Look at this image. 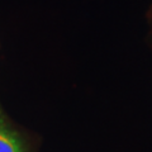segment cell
<instances>
[{
    "mask_svg": "<svg viewBox=\"0 0 152 152\" xmlns=\"http://www.w3.org/2000/svg\"><path fill=\"white\" fill-rule=\"evenodd\" d=\"M0 152H23L17 137L0 124Z\"/></svg>",
    "mask_w": 152,
    "mask_h": 152,
    "instance_id": "1",
    "label": "cell"
}]
</instances>
